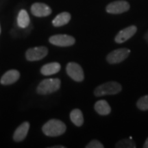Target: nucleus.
<instances>
[{"label": "nucleus", "instance_id": "0eeeda50", "mask_svg": "<svg viewBox=\"0 0 148 148\" xmlns=\"http://www.w3.org/2000/svg\"><path fill=\"white\" fill-rule=\"evenodd\" d=\"M48 53V49L46 47H36L27 49L25 53V56L27 60L36 61L45 58Z\"/></svg>", "mask_w": 148, "mask_h": 148}, {"label": "nucleus", "instance_id": "423d86ee", "mask_svg": "<svg viewBox=\"0 0 148 148\" xmlns=\"http://www.w3.org/2000/svg\"><path fill=\"white\" fill-rule=\"evenodd\" d=\"M68 75L76 82H82L84 78V71L81 66L75 62H69L66 67Z\"/></svg>", "mask_w": 148, "mask_h": 148}, {"label": "nucleus", "instance_id": "6ab92c4d", "mask_svg": "<svg viewBox=\"0 0 148 148\" xmlns=\"http://www.w3.org/2000/svg\"><path fill=\"white\" fill-rule=\"evenodd\" d=\"M136 106L138 108L141 110H148V95H145L140 97L137 101Z\"/></svg>", "mask_w": 148, "mask_h": 148}, {"label": "nucleus", "instance_id": "412c9836", "mask_svg": "<svg viewBox=\"0 0 148 148\" xmlns=\"http://www.w3.org/2000/svg\"><path fill=\"white\" fill-rule=\"evenodd\" d=\"M143 147L144 148H148V138L145 140V144H144V145H143Z\"/></svg>", "mask_w": 148, "mask_h": 148}, {"label": "nucleus", "instance_id": "aec40b11", "mask_svg": "<svg viewBox=\"0 0 148 148\" xmlns=\"http://www.w3.org/2000/svg\"><path fill=\"white\" fill-rule=\"evenodd\" d=\"M104 146L101 143L97 140H92L88 145L86 146V148H103Z\"/></svg>", "mask_w": 148, "mask_h": 148}, {"label": "nucleus", "instance_id": "7ed1b4c3", "mask_svg": "<svg viewBox=\"0 0 148 148\" xmlns=\"http://www.w3.org/2000/svg\"><path fill=\"white\" fill-rule=\"evenodd\" d=\"M121 85L116 82H108L99 85L95 88L94 94L96 97H101L106 95H115L121 92Z\"/></svg>", "mask_w": 148, "mask_h": 148}, {"label": "nucleus", "instance_id": "a211bd4d", "mask_svg": "<svg viewBox=\"0 0 148 148\" xmlns=\"http://www.w3.org/2000/svg\"><path fill=\"white\" fill-rule=\"evenodd\" d=\"M115 147L117 148H135L136 145L132 138H130V139H123L120 140L116 144Z\"/></svg>", "mask_w": 148, "mask_h": 148}, {"label": "nucleus", "instance_id": "4be33fe9", "mask_svg": "<svg viewBox=\"0 0 148 148\" xmlns=\"http://www.w3.org/2000/svg\"><path fill=\"white\" fill-rule=\"evenodd\" d=\"M51 148H64V146H53V147H51Z\"/></svg>", "mask_w": 148, "mask_h": 148}, {"label": "nucleus", "instance_id": "1a4fd4ad", "mask_svg": "<svg viewBox=\"0 0 148 148\" xmlns=\"http://www.w3.org/2000/svg\"><path fill=\"white\" fill-rule=\"evenodd\" d=\"M136 31H137V27L135 25H131V26L127 27L126 28L122 29L116 34L114 38V40L117 43H123L132 38L136 34Z\"/></svg>", "mask_w": 148, "mask_h": 148}, {"label": "nucleus", "instance_id": "4468645a", "mask_svg": "<svg viewBox=\"0 0 148 148\" xmlns=\"http://www.w3.org/2000/svg\"><path fill=\"white\" fill-rule=\"evenodd\" d=\"M71 19V14L69 12H64L58 14L53 18L52 24L55 27H60L69 23Z\"/></svg>", "mask_w": 148, "mask_h": 148}, {"label": "nucleus", "instance_id": "f257e3e1", "mask_svg": "<svg viewBox=\"0 0 148 148\" xmlns=\"http://www.w3.org/2000/svg\"><path fill=\"white\" fill-rule=\"evenodd\" d=\"M66 125L58 119H51L42 127V130L46 136H58L63 134L66 131Z\"/></svg>", "mask_w": 148, "mask_h": 148}, {"label": "nucleus", "instance_id": "6e6552de", "mask_svg": "<svg viewBox=\"0 0 148 148\" xmlns=\"http://www.w3.org/2000/svg\"><path fill=\"white\" fill-rule=\"evenodd\" d=\"M130 9V4L125 1H116L107 5L106 11L110 14H121Z\"/></svg>", "mask_w": 148, "mask_h": 148}, {"label": "nucleus", "instance_id": "2eb2a0df", "mask_svg": "<svg viewBox=\"0 0 148 148\" xmlns=\"http://www.w3.org/2000/svg\"><path fill=\"white\" fill-rule=\"evenodd\" d=\"M95 110L100 115H108L110 113L111 108L106 100H99L95 103Z\"/></svg>", "mask_w": 148, "mask_h": 148}, {"label": "nucleus", "instance_id": "9d476101", "mask_svg": "<svg viewBox=\"0 0 148 148\" xmlns=\"http://www.w3.org/2000/svg\"><path fill=\"white\" fill-rule=\"evenodd\" d=\"M31 12L38 17L49 16L51 13L50 7L42 3H34L31 7Z\"/></svg>", "mask_w": 148, "mask_h": 148}, {"label": "nucleus", "instance_id": "f3484780", "mask_svg": "<svg viewBox=\"0 0 148 148\" xmlns=\"http://www.w3.org/2000/svg\"><path fill=\"white\" fill-rule=\"evenodd\" d=\"M70 119L77 126H81L84 123V117L82 111L79 109H74L70 113Z\"/></svg>", "mask_w": 148, "mask_h": 148}, {"label": "nucleus", "instance_id": "dca6fc26", "mask_svg": "<svg viewBox=\"0 0 148 148\" xmlns=\"http://www.w3.org/2000/svg\"><path fill=\"white\" fill-rule=\"evenodd\" d=\"M29 22H30V20H29V16L27 11L25 10H20L17 16V24L18 27L21 28H25L29 25Z\"/></svg>", "mask_w": 148, "mask_h": 148}, {"label": "nucleus", "instance_id": "20e7f679", "mask_svg": "<svg viewBox=\"0 0 148 148\" xmlns=\"http://www.w3.org/2000/svg\"><path fill=\"white\" fill-rule=\"evenodd\" d=\"M130 53V50L127 48H121L111 51L107 56L106 60L110 64L120 63L125 60Z\"/></svg>", "mask_w": 148, "mask_h": 148}, {"label": "nucleus", "instance_id": "f8f14e48", "mask_svg": "<svg viewBox=\"0 0 148 148\" xmlns=\"http://www.w3.org/2000/svg\"><path fill=\"white\" fill-rule=\"evenodd\" d=\"M20 77L19 72L16 70L12 69L7 71L3 75L1 79V83L3 85H8L13 84L18 80Z\"/></svg>", "mask_w": 148, "mask_h": 148}, {"label": "nucleus", "instance_id": "f03ea898", "mask_svg": "<svg viewBox=\"0 0 148 148\" xmlns=\"http://www.w3.org/2000/svg\"><path fill=\"white\" fill-rule=\"evenodd\" d=\"M61 82L58 78L43 79L37 87L36 91L40 95H47L57 91L60 88Z\"/></svg>", "mask_w": 148, "mask_h": 148}, {"label": "nucleus", "instance_id": "5701e85b", "mask_svg": "<svg viewBox=\"0 0 148 148\" xmlns=\"http://www.w3.org/2000/svg\"><path fill=\"white\" fill-rule=\"evenodd\" d=\"M0 34H1V26H0Z\"/></svg>", "mask_w": 148, "mask_h": 148}, {"label": "nucleus", "instance_id": "ddd939ff", "mask_svg": "<svg viewBox=\"0 0 148 148\" xmlns=\"http://www.w3.org/2000/svg\"><path fill=\"white\" fill-rule=\"evenodd\" d=\"M61 69L58 62H50L43 65L40 69V72L44 75H51L58 73Z\"/></svg>", "mask_w": 148, "mask_h": 148}, {"label": "nucleus", "instance_id": "9b49d317", "mask_svg": "<svg viewBox=\"0 0 148 148\" xmlns=\"http://www.w3.org/2000/svg\"><path fill=\"white\" fill-rule=\"evenodd\" d=\"M29 129V123L28 122H23L16 129L13 135V139L16 142L22 141L26 137Z\"/></svg>", "mask_w": 148, "mask_h": 148}, {"label": "nucleus", "instance_id": "39448f33", "mask_svg": "<svg viewBox=\"0 0 148 148\" xmlns=\"http://www.w3.org/2000/svg\"><path fill=\"white\" fill-rule=\"evenodd\" d=\"M49 41L53 45L59 47H69L75 43V40L73 36L67 34H56L49 38Z\"/></svg>", "mask_w": 148, "mask_h": 148}]
</instances>
